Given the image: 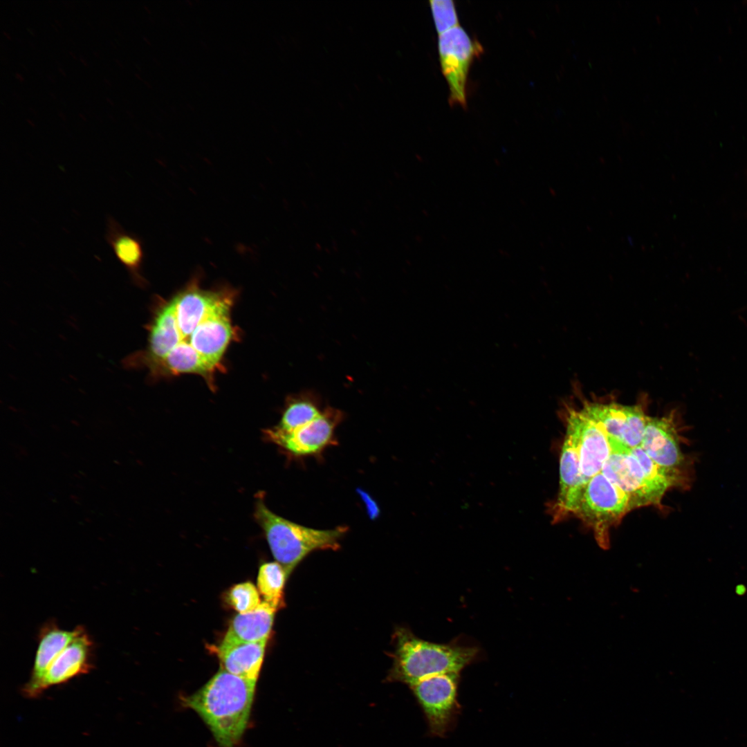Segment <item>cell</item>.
Instances as JSON below:
<instances>
[{"instance_id": "1", "label": "cell", "mask_w": 747, "mask_h": 747, "mask_svg": "<svg viewBox=\"0 0 747 747\" xmlns=\"http://www.w3.org/2000/svg\"><path fill=\"white\" fill-rule=\"evenodd\" d=\"M199 277L171 298L158 299L147 326V346L124 359L127 369L144 368L154 379L196 374L214 387L223 356L237 338L231 310L237 290L203 288Z\"/></svg>"}, {"instance_id": "23", "label": "cell", "mask_w": 747, "mask_h": 747, "mask_svg": "<svg viewBox=\"0 0 747 747\" xmlns=\"http://www.w3.org/2000/svg\"><path fill=\"white\" fill-rule=\"evenodd\" d=\"M3 33L8 39H10V37L8 35V34L7 33L3 32Z\"/></svg>"}, {"instance_id": "12", "label": "cell", "mask_w": 747, "mask_h": 747, "mask_svg": "<svg viewBox=\"0 0 747 747\" xmlns=\"http://www.w3.org/2000/svg\"><path fill=\"white\" fill-rule=\"evenodd\" d=\"M93 643L84 628L52 662L35 689L34 697L53 685L87 674L93 667Z\"/></svg>"}, {"instance_id": "16", "label": "cell", "mask_w": 747, "mask_h": 747, "mask_svg": "<svg viewBox=\"0 0 747 747\" xmlns=\"http://www.w3.org/2000/svg\"><path fill=\"white\" fill-rule=\"evenodd\" d=\"M277 609L263 602L255 611L239 614L232 620L223 643H250L267 640Z\"/></svg>"}, {"instance_id": "4", "label": "cell", "mask_w": 747, "mask_h": 747, "mask_svg": "<svg viewBox=\"0 0 747 747\" xmlns=\"http://www.w3.org/2000/svg\"><path fill=\"white\" fill-rule=\"evenodd\" d=\"M396 636L391 676L410 686L433 675L460 673L479 654L475 647L435 643L418 638L405 629L398 630Z\"/></svg>"}, {"instance_id": "8", "label": "cell", "mask_w": 747, "mask_h": 747, "mask_svg": "<svg viewBox=\"0 0 747 747\" xmlns=\"http://www.w3.org/2000/svg\"><path fill=\"white\" fill-rule=\"evenodd\" d=\"M343 418L341 410L326 407L306 425L292 430L273 426L265 430L264 437L293 457L320 456L327 448L337 445L335 430Z\"/></svg>"}, {"instance_id": "13", "label": "cell", "mask_w": 747, "mask_h": 747, "mask_svg": "<svg viewBox=\"0 0 747 747\" xmlns=\"http://www.w3.org/2000/svg\"><path fill=\"white\" fill-rule=\"evenodd\" d=\"M84 628L77 626L73 630L62 629L54 620L42 627L30 678L23 689L28 697H34L36 688L52 662Z\"/></svg>"}, {"instance_id": "14", "label": "cell", "mask_w": 747, "mask_h": 747, "mask_svg": "<svg viewBox=\"0 0 747 747\" xmlns=\"http://www.w3.org/2000/svg\"><path fill=\"white\" fill-rule=\"evenodd\" d=\"M105 240L117 259L125 268L133 283L144 286L146 280L142 274L145 250L141 240L126 231L112 216L107 219Z\"/></svg>"}, {"instance_id": "10", "label": "cell", "mask_w": 747, "mask_h": 747, "mask_svg": "<svg viewBox=\"0 0 747 747\" xmlns=\"http://www.w3.org/2000/svg\"><path fill=\"white\" fill-rule=\"evenodd\" d=\"M438 50L441 71L449 88V102L465 108L469 71L482 46L459 26L439 35Z\"/></svg>"}, {"instance_id": "3", "label": "cell", "mask_w": 747, "mask_h": 747, "mask_svg": "<svg viewBox=\"0 0 747 747\" xmlns=\"http://www.w3.org/2000/svg\"><path fill=\"white\" fill-rule=\"evenodd\" d=\"M254 517L265 534L274 558L288 578L311 552L340 548V541L349 529L340 526L320 530L296 524L271 511L261 499L255 503Z\"/></svg>"}, {"instance_id": "21", "label": "cell", "mask_w": 747, "mask_h": 747, "mask_svg": "<svg viewBox=\"0 0 747 747\" xmlns=\"http://www.w3.org/2000/svg\"><path fill=\"white\" fill-rule=\"evenodd\" d=\"M746 592V587L743 584H739L735 587V593L737 595L743 596Z\"/></svg>"}, {"instance_id": "9", "label": "cell", "mask_w": 747, "mask_h": 747, "mask_svg": "<svg viewBox=\"0 0 747 747\" xmlns=\"http://www.w3.org/2000/svg\"><path fill=\"white\" fill-rule=\"evenodd\" d=\"M460 673L428 676L411 686L432 736L443 737L453 728L461 709L457 700Z\"/></svg>"}, {"instance_id": "5", "label": "cell", "mask_w": 747, "mask_h": 747, "mask_svg": "<svg viewBox=\"0 0 747 747\" xmlns=\"http://www.w3.org/2000/svg\"><path fill=\"white\" fill-rule=\"evenodd\" d=\"M600 472L629 496L631 509L658 504L668 489L683 483L655 463L640 445L620 446Z\"/></svg>"}, {"instance_id": "17", "label": "cell", "mask_w": 747, "mask_h": 747, "mask_svg": "<svg viewBox=\"0 0 747 747\" xmlns=\"http://www.w3.org/2000/svg\"><path fill=\"white\" fill-rule=\"evenodd\" d=\"M323 409L315 393L304 391L293 395L287 399L281 419L275 426L282 430L296 429L312 421Z\"/></svg>"}, {"instance_id": "24", "label": "cell", "mask_w": 747, "mask_h": 747, "mask_svg": "<svg viewBox=\"0 0 747 747\" xmlns=\"http://www.w3.org/2000/svg\"><path fill=\"white\" fill-rule=\"evenodd\" d=\"M27 122H28V123H29V124H30V125H31L32 127H35V124H34V123H33V122H32L31 120H27Z\"/></svg>"}, {"instance_id": "18", "label": "cell", "mask_w": 747, "mask_h": 747, "mask_svg": "<svg viewBox=\"0 0 747 747\" xmlns=\"http://www.w3.org/2000/svg\"><path fill=\"white\" fill-rule=\"evenodd\" d=\"M288 578L282 566L277 562L262 564L257 576V587L264 601L277 609L283 604L284 584Z\"/></svg>"}, {"instance_id": "2", "label": "cell", "mask_w": 747, "mask_h": 747, "mask_svg": "<svg viewBox=\"0 0 747 747\" xmlns=\"http://www.w3.org/2000/svg\"><path fill=\"white\" fill-rule=\"evenodd\" d=\"M255 685L256 680L221 668L184 703L202 718L220 747H234L247 726Z\"/></svg>"}, {"instance_id": "25", "label": "cell", "mask_w": 747, "mask_h": 747, "mask_svg": "<svg viewBox=\"0 0 747 747\" xmlns=\"http://www.w3.org/2000/svg\"><path fill=\"white\" fill-rule=\"evenodd\" d=\"M80 60H81V62H82V63L84 64V65L86 66V63L84 62V59H82V58L80 57Z\"/></svg>"}, {"instance_id": "11", "label": "cell", "mask_w": 747, "mask_h": 747, "mask_svg": "<svg viewBox=\"0 0 747 747\" xmlns=\"http://www.w3.org/2000/svg\"><path fill=\"white\" fill-rule=\"evenodd\" d=\"M676 414L652 417L647 423L640 446L658 466L685 481V459L681 452Z\"/></svg>"}, {"instance_id": "19", "label": "cell", "mask_w": 747, "mask_h": 747, "mask_svg": "<svg viewBox=\"0 0 747 747\" xmlns=\"http://www.w3.org/2000/svg\"><path fill=\"white\" fill-rule=\"evenodd\" d=\"M228 600L239 614L253 611L261 603L257 589L248 582L232 587L228 594Z\"/></svg>"}, {"instance_id": "22", "label": "cell", "mask_w": 747, "mask_h": 747, "mask_svg": "<svg viewBox=\"0 0 747 747\" xmlns=\"http://www.w3.org/2000/svg\"><path fill=\"white\" fill-rule=\"evenodd\" d=\"M15 77L19 82H23L24 81L23 77L19 73H15Z\"/></svg>"}, {"instance_id": "20", "label": "cell", "mask_w": 747, "mask_h": 747, "mask_svg": "<svg viewBox=\"0 0 747 747\" xmlns=\"http://www.w3.org/2000/svg\"><path fill=\"white\" fill-rule=\"evenodd\" d=\"M430 6L439 35L459 26L456 9L453 1L431 0Z\"/></svg>"}, {"instance_id": "7", "label": "cell", "mask_w": 747, "mask_h": 747, "mask_svg": "<svg viewBox=\"0 0 747 747\" xmlns=\"http://www.w3.org/2000/svg\"><path fill=\"white\" fill-rule=\"evenodd\" d=\"M562 409L566 430L574 436L584 487L601 471L611 454L623 444L609 437L571 394Z\"/></svg>"}, {"instance_id": "6", "label": "cell", "mask_w": 747, "mask_h": 747, "mask_svg": "<svg viewBox=\"0 0 747 747\" xmlns=\"http://www.w3.org/2000/svg\"><path fill=\"white\" fill-rule=\"evenodd\" d=\"M631 510L629 496L600 472L585 484L572 513L593 529L598 545L607 548L610 528Z\"/></svg>"}, {"instance_id": "26", "label": "cell", "mask_w": 747, "mask_h": 747, "mask_svg": "<svg viewBox=\"0 0 747 747\" xmlns=\"http://www.w3.org/2000/svg\"><path fill=\"white\" fill-rule=\"evenodd\" d=\"M107 101H108V102H109V103H111V104L112 105H113V102H111V100H109V98H107Z\"/></svg>"}, {"instance_id": "15", "label": "cell", "mask_w": 747, "mask_h": 747, "mask_svg": "<svg viewBox=\"0 0 747 747\" xmlns=\"http://www.w3.org/2000/svg\"><path fill=\"white\" fill-rule=\"evenodd\" d=\"M267 640L250 643H221L218 656L221 668L234 675L256 680L263 661Z\"/></svg>"}]
</instances>
